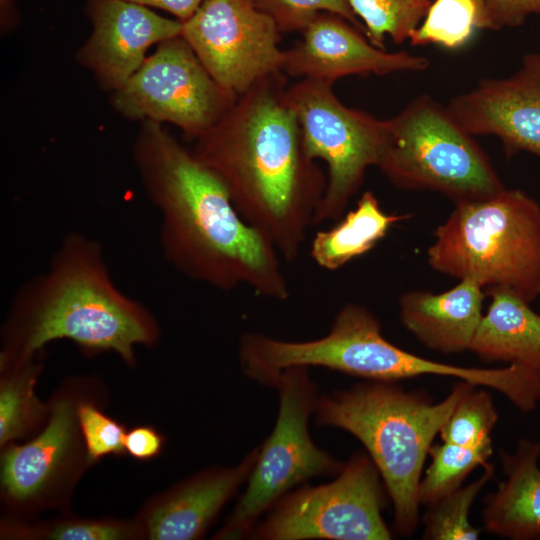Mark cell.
<instances>
[{
	"instance_id": "obj_29",
	"label": "cell",
	"mask_w": 540,
	"mask_h": 540,
	"mask_svg": "<svg viewBox=\"0 0 540 540\" xmlns=\"http://www.w3.org/2000/svg\"><path fill=\"white\" fill-rule=\"evenodd\" d=\"M107 400L104 391L85 399L78 408L82 436L93 465L106 456L127 455L124 445L127 429L104 412Z\"/></svg>"
},
{
	"instance_id": "obj_25",
	"label": "cell",
	"mask_w": 540,
	"mask_h": 540,
	"mask_svg": "<svg viewBox=\"0 0 540 540\" xmlns=\"http://www.w3.org/2000/svg\"><path fill=\"white\" fill-rule=\"evenodd\" d=\"M493 475V465L486 463L482 474L473 482L460 486L428 505L423 518V538L429 540L478 539L480 529L471 524L470 510L477 495Z\"/></svg>"
},
{
	"instance_id": "obj_28",
	"label": "cell",
	"mask_w": 540,
	"mask_h": 540,
	"mask_svg": "<svg viewBox=\"0 0 540 540\" xmlns=\"http://www.w3.org/2000/svg\"><path fill=\"white\" fill-rule=\"evenodd\" d=\"M498 413L491 394L471 386L461 397L439 434L444 442L468 447H492L491 432Z\"/></svg>"
},
{
	"instance_id": "obj_4",
	"label": "cell",
	"mask_w": 540,
	"mask_h": 540,
	"mask_svg": "<svg viewBox=\"0 0 540 540\" xmlns=\"http://www.w3.org/2000/svg\"><path fill=\"white\" fill-rule=\"evenodd\" d=\"M241 358L247 375L272 386L279 373L293 366L323 367L369 381L397 382L425 375L457 378L476 387L495 390L517 409L535 399L539 380L528 367H464L430 360L388 341L379 319L365 306L347 303L336 313L325 336L309 341H287L249 332Z\"/></svg>"
},
{
	"instance_id": "obj_1",
	"label": "cell",
	"mask_w": 540,
	"mask_h": 540,
	"mask_svg": "<svg viewBox=\"0 0 540 540\" xmlns=\"http://www.w3.org/2000/svg\"><path fill=\"white\" fill-rule=\"evenodd\" d=\"M132 155L160 216L163 255L177 271L221 291L248 286L268 299L289 298L281 256L240 215L214 170L150 120L142 121Z\"/></svg>"
},
{
	"instance_id": "obj_6",
	"label": "cell",
	"mask_w": 540,
	"mask_h": 540,
	"mask_svg": "<svg viewBox=\"0 0 540 540\" xmlns=\"http://www.w3.org/2000/svg\"><path fill=\"white\" fill-rule=\"evenodd\" d=\"M434 237L427 262L435 271L510 289L528 303L540 296V205L524 191L455 203Z\"/></svg>"
},
{
	"instance_id": "obj_34",
	"label": "cell",
	"mask_w": 540,
	"mask_h": 540,
	"mask_svg": "<svg viewBox=\"0 0 540 540\" xmlns=\"http://www.w3.org/2000/svg\"><path fill=\"white\" fill-rule=\"evenodd\" d=\"M17 11L15 0H0V22L1 30L8 31L17 22Z\"/></svg>"
},
{
	"instance_id": "obj_30",
	"label": "cell",
	"mask_w": 540,
	"mask_h": 540,
	"mask_svg": "<svg viewBox=\"0 0 540 540\" xmlns=\"http://www.w3.org/2000/svg\"><path fill=\"white\" fill-rule=\"evenodd\" d=\"M270 16L281 33L302 32L322 12L341 16L365 34L362 22L354 14L349 0H252Z\"/></svg>"
},
{
	"instance_id": "obj_23",
	"label": "cell",
	"mask_w": 540,
	"mask_h": 540,
	"mask_svg": "<svg viewBox=\"0 0 540 540\" xmlns=\"http://www.w3.org/2000/svg\"><path fill=\"white\" fill-rule=\"evenodd\" d=\"M1 539L28 540H142L144 533L132 519L78 518L68 514L49 521L1 520Z\"/></svg>"
},
{
	"instance_id": "obj_27",
	"label": "cell",
	"mask_w": 540,
	"mask_h": 540,
	"mask_svg": "<svg viewBox=\"0 0 540 540\" xmlns=\"http://www.w3.org/2000/svg\"><path fill=\"white\" fill-rule=\"evenodd\" d=\"M492 447H468L442 441L429 450L431 463L419 485L420 505H430L462 486L476 467L485 465Z\"/></svg>"
},
{
	"instance_id": "obj_13",
	"label": "cell",
	"mask_w": 540,
	"mask_h": 540,
	"mask_svg": "<svg viewBox=\"0 0 540 540\" xmlns=\"http://www.w3.org/2000/svg\"><path fill=\"white\" fill-rule=\"evenodd\" d=\"M181 36L212 78L236 96L281 72V32L252 0H204L182 22Z\"/></svg>"
},
{
	"instance_id": "obj_15",
	"label": "cell",
	"mask_w": 540,
	"mask_h": 540,
	"mask_svg": "<svg viewBox=\"0 0 540 540\" xmlns=\"http://www.w3.org/2000/svg\"><path fill=\"white\" fill-rule=\"evenodd\" d=\"M87 13L92 32L76 58L101 87L113 92L142 65L148 48L182 31L180 20L125 0H90Z\"/></svg>"
},
{
	"instance_id": "obj_17",
	"label": "cell",
	"mask_w": 540,
	"mask_h": 540,
	"mask_svg": "<svg viewBox=\"0 0 540 540\" xmlns=\"http://www.w3.org/2000/svg\"><path fill=\"white\" fill-rule=\"evenodd\" d=\"M258 452L256 446L232 467H207L149 497L135 515L144 539H200L247 482Z\"/></svg>"
},
{
	"instance_id": "obj_2",
	"label": "cell",
	"mask_w": 540,
	"mask_h": 540,
	"mask_svg": "<svg viewBox=\"0 0 540 540\" xmlns=\"http://www.w3.org/2000/svg\"><path fill=\"white\" fill-rule=\"evenodd\" d=\"M286 89L282 72L259 80L191 150L222 179L246 222L292 262L313 225L327 178L305 150Z\"/></svg>"
},
{
	"instance_id": "obj_9",
	"label": "cell",
	"mask_w": 540,
	"mask_h": 540,
	"mask_svg": "<svg viewBox=\"0 0 540 540\" xmlns=\"http://www.w3.org/2000/svg\"><path fill=\"white\" fill-rule=\"evenodd\" d=\"M279 396L276 423L259 446L246 490L213 539L249 537L261 516L285 494L314 477L336 476L343 467L310 436L309 419L319 397L309 368L282 370L274 381Z\"/></svg>"
},
{
	"instance_id": "obj_33",
	"label": "cell",
	"mask_w": 540,
	"mask_h": 540,
	"mask_svg": "<svg viewBox=\"0 0 540 540\" xmlns=\"http://www.w3.org/2000/svg\"><path fill=\"white\" fill-rule=\"evenodd\" d=\"M142 6L163 9L178 18L187 21L199 8L204 0H125Z\"/></svg>"
},
{
	"instance_id": "obj_16",
	"label": "cell",
	"mask_w": 540,
	"mask_h": 540,
	"mask_svg": "<svg viewBox=\"0 0 540 540\" xmlns=\"http://www.w3.org/2000/svg\"><path fill=\"white\" fill-rule=\"evenodd\" d=\"M303 39L283 51L281 72L334 83L350 75L423 71L429 61L406 51L386 52L339 15L319 13L302 31Z\"/></svg>"
},
{
	"instance_id": "obj_31",
	"label": "cell",
	"mask_w": 540,
	"mask_h": 540,
	"mask_svg": "<svg viewBox=\"0 0 540 540\" xmlns=\"http://www.w3.org/2000/svg\"><path fill=\"white\" fill-rule=\"evenodd\" d=\"M493 30L516 28L540 15V0H483Z\"/></svg>"
},
{
	"instance_id": "obj_11",
	"label": "cell",
	"mask_w": 540,
	"mask_h": 540,
	"mask_svg": "<svg viewBox=\"0 0 540 540\" xmlns=\"http://www.w3.org/2000/svg\"><path fill=\"white\" fill-rule=\"evenodd\" d=\"M386 488L370 456L353 453L335 479L285 494L249 537L259 540H388ZM388 495V494H387Z\"/></svg>"
},
{
	"instance_id": "obj_32",
	"label": "cell",
	"mask_w": 540,
	"mask_h": 540,
	"mask_svg": "<svg viewBox=\"0 0 540 540\" xmlns=\"http://www.w3.org/2000/svg\"><path fill=\"white\" fill-rule=\"evenodd\" d=\"M165 441L163 434L155 427L139 425L127 430L124 445L127 455L139 461H147L162 453Z\"/></svg>"
},
{
	"instance_id": "obj_19",
	"label": "cell",
	"mask_w": 540,
	"mask_h": 540,
	"mask_svg": "<svg viewBox=\"0 0 540 540\" xmlns=\"http://www.w3.org/2000/svg\"><path fill=\"white\" fill-rule=\"evenodd\" d=\"M505 480L485 499L482 521L489 533L512 540L540 538V441L520 439L513 453L500 452Z\"/></svg>"
},
{
	"instance_id": "obj_12",
	"label": "cell",
	"mask_w": 540,
	"mask_h": 540,
	"mask_svg": "<svg viewBox=\"0 0 540 540\" xmlns=\"http://www.w3.org/2000/svg\"><path fill=\"white\" fill-rule=\"evenodd\" d=\"M237 98L212 78L179 35L157 45L156 51L113 92L112 105L128 119L169 122L197 139L229 111Z\"/></svg>"
},
{
	"instance_id": "obj_3",
	"label": "cell",
	"mask_w": 540,
	"mask_h": 540,
	"mask_svg": "<svg viewBox=\"0 0 540 540\" xmlns=\"http://www.w3.org/2000/svg\"><path fill=\"white\" fill-rule=\"evenodd\" d=\"M160 334L155 316L115 285L100 243L73 232L47 269L14 294L1 327L0 365L68 339L85 354L113 352L133 367L136 347L155 346Z\"/></svg>"
},
{
	"instance_id": "obj_21",
	"label": "cell",
	"mask_w": 540,
	"mask_h": 540,
	"mask_svg": "<svg viewBox=\"0 0 540 540\" xmlns=\"http://www.w3.org/2000/svg\"><path fill=\"white\" fill-rule=\"evenodd\" d=\"M407 217L386 213L375 194L365 191L339 223L316 232L310 255L322 269L336 271L371 250L396 222Z\"/></svg>"
},
{
	"instance_id": "obj_22",
	"label": "cell",
	"mask_w": 540,
	"mask_h": 540,
	"mask_svg": "<svg viewBox=\"0 0 540 540\" xmlns=\"http://www.w3.org/2000/svg\"><path fill=\"white\" fill-rule=\"evenodd\" d=\"M38 356L0 365V448L33 437L47 423L49 403L35 391L43 367Z\"/></svg>"
},
{
	"instance_id": "obj_8",
	"label": "cell",
	"mask_w": 540,
	"mask_h": 540,
	"mask_svg": "<svg viewBox=\"0 0 540 540\" xmlns=\"http://www.w3.org/2000/svg\"><path fill=\"white\" fill-rule=\"evenodd\" d=\"M106 391L100 378L72 376L48 399L47 423L22 443L1 448L0 498L4 519L31 521L42 512L68 514L75 488L93 465L82 436L78 408Z\"/></svg>"
},
{
	"instance_id": "obj_10",
	"label": "cell",
	"mask_w": 540,
	"mask_h": 540,
	"mask_svg": "<svg viewBox=\"0 0 540 540\" xmlns=\"http://www.w3.org/2000/svg\"><path fill=\"white\" fill-rule=\"evenodd\" d=\"M332 82L301 78L286 89L307 154L323 160L328 175L313 225L339 219L360 189L366 171L378 166L387 122L344 105Z\"/></svg>"
},
{
	"instance_id": "obj_14",
	"label": "cell",
	"mask_w": 540,
	"mask_h": 540,
	"mask_svg": "<svg viewBox=\"0 0 540 540\" xmlns=\"http://www.w3.org/2000/svg\"><path fill=\"white\" fill-rule=\"evenodd\" d=\"M448 110L471 135H493L506 157L525 151L540 159V50L501 79H482L452 98Z\"/></svg>"
},
{
	"instance_id": "obj_24",
	"label": "cell",
	"mask_w": 540,
	"mask_h": 540,
	"mask_svg": "<svg viewBox=\"0 0 540 540\" xmlns=\"http://www.w3.org/2000/svg\"><path fill=\"white\" fill-rule=\"evenodd\" d=\"M479 29L493 30L483 0H433L409 41L413 46L434 44L454 50Z\"/></svg>"
},
{
	"instance_id": "obj_20",
	"label": "cell",
	"mask_w": 540,
	"mask_h": 540,
	"mask_svg": "<svg viewBox=\"0 0 540 540\" xmlns=\"http://www.w3.org/2000/svg\"><path fill=\"white\" fill-rule=\"evenodd\" d=\"M491 298L470 351L486 362H506L540 370V315L530 303L503 287L487 288Z\"/></svg>"
},
{
	"instance_id": "obj_18",
	"label": "cell",
	"mask_w": 540,
	"mask_h": 540,
	"mask_svg": "<svg viewBox=\"0 0 540 540\" xmlns=\"http://www.w3.org/2000/svg\"><path fill=\"white\" fill-rule=\"evenodd\" d=\"M483 287L471 279L459 280L448 291L411 290L399 297L404 327L423 345L443 354L470 350L483 316Z\"/></svg>"
},
{
	"instance_id": "obj_5",
	"label": "cell",
	"mask_w": 540,
	"mask_h": 540,
	"mask_svg": "<svg viewBox=\"0 0 540 540\" xmlns=\"http://www.w3.org/2000/svg\"><path fill=\"white\" fill-rule=\"evenodd\" d=\"M457 382L440 402L396 382L369 381L320 395L314 410L318 426L340 428L365 447L394 510V528L411 536L419 522V485L433 440L465 392Z\"/></svg>"
},
{
	"instance_id": "obj_7",
	"label": "cell",
	"mask_w": 540,
	"mask_h": 540,
	"mask_svg": "<svg viewBox=\"0 0 540 540\" xmlns=\"http://www.w3.org/2000/svg\"><path fill=\"white\" fill-rule=\"evenodd\" d=\"M386 122L377 167L397 188L435 191L454 203L506 188L474 136L431 96L416 97Z\"/></svg>"
},
{
	"instance_id": "obj_26",
	"label": "cell",
	"mask_w": 540,
	"mask_h": 540,
	"mask_svg": "<svg viewBox=\"0 0 540 540\" xmlns=\"http://www.w3.org/2000/svg\"><path fill=\"white\" fill-rule=\"evenodd\" d=\"M369 42L385 50V38L400 44L421 24L433 0H349Z\"/></svg>"
}]
</instances>
